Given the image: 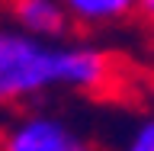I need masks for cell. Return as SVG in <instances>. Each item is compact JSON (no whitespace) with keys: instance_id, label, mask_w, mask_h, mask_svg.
<instances>
[{"instance_id":"cell-1","label":"cell","mask_w":154,"mask_h":151,"mask_svg":"<svg viewBox=\"0 0 154 151\" xmlns=\"http://www.w3.org/2000/svg\"><path fill=\"white\" fill-rule=\"evenodd\" d=\"M122 80L109 48L87 39H38L0 16V106H35L55 93L100 96Z\"/></svg>"},{"instance_id":"cell-2","label":"cell","mask_w":154,"mask_h":151,"mask_svg":"<svg viewBox=\"0 0 154 151\" xmlns=\"http://www.w3.org/2000/svg\"><path fill=\"white\" fill-rule=\"evenodd\" d=\"M0 151H100L93 135L51 106H23L0 125Z\"/></svg>"},{"instance_id":"cell-3","label":"cell","mask_w":154,"mask_h":151,"mask_svg":"<svg viewBox=\"0 0 154 151\" xmlns=\"http://www.w3.org/2000/svg\"><path fill=\"white\" fill-rule=\"evenodd\" d=\"M3 19L38 39H67L74 29L64 0H7Z\"/></svg>"},{"instance_id":"cell-4","label":"cell","mask_w":154,"mask_h":151,"mask_svg":"<svg viewBox=\"0 0 154 151\" xmlns=\"http://www.w3.org/2000/svg\"><path fill=\"white\" fill-rule=\"evenodd\" d=\"M71 23L80 32H106L119 29L138 16L141 0H64Z\"/></svg>"},{"instance_id":"cell-5","label":"cell","mask_w":154,"mask_h":151,"mask_svg":"<svg viewBox=\"0 0 154 151\" xmlns=\"http://www.w3.org/2000/svg\"><path fill=\"white\" fill-rule=\"evenodd\" d=\"M119 151H154V106H144L125 122Z\"/></svg>"},{"instance_id":"cell-6","label":"cell","mask_w":154,"mask_h":151,"mask_svg":"<svg viewBox=\"0 0 154 151\" xmlns=\"http://www.w3.org/2000/svg\"><path fill=\"white\" fill-rule=\"evenodd\" d=\"M138 16L154 29V0H141V10H138Z\"/></svg>"}]
</instances>
